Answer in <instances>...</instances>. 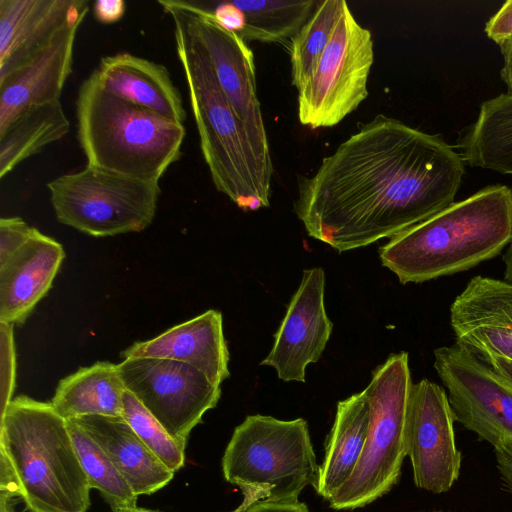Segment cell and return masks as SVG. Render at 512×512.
Listing matches in <instances>:
<instances>
[{"label":"cell","mask_w":512,"mask_h":512,"mask_svg":"<svg viewBox=\"0 0 512 512\" xmlns=\"http://www.w3.org/2000/svg\"><path fill=\"white\" fill-rule=\"evenodd\" d=\"M464 163L441 137L379 114L299 181L294 210L339 252L368 246L453 204Z\"/></svg>","instance_id":"obj_1"},{"label":"cell","mask_w":512,"mask_h":512,"mask_svg":"<svg viewBox=\"0 0 512 512\" xmlns=\"http://www.w3.org/2000/svg\"><path fill=\"white\" fill-rule=\"evenodd\" d=\"M90 490L67 420L51 403L12 399L0 421V493L30 512H88Z\"/></svg>","instance_id":"obj_2"},{"label":"cell","mask_w":512,"mask_h":512,"mask_svg":"<svg viewBox=\"0 0 512 512\" xmlns=\"http://www.w3.org/2000/svg\"><path fill=\"white\" fill-rule=\"evenodd\" d=\"M512 232V190L485 187L393 236L379 248L402 284L468 270L498 255Z\"/></svg>","instance_id":"obj_3"},{"label":"cell","mask_w":512,"mask_h":512,"mask_svg":"<svg viewBox=\"0 0 512 512\" xmlns=\"http://www.w3.org/2000/svg\"><path fill=\"white\" fill-rule=\"evenodd\" d=\"M163 11L173 22L200 148L214 186L243 211L268 207L272 173L257 158L204 46L178 13L167 8Z\"/></svg>","instance_id":"obj_4"},{"label":"cell","mask_w":512,"mask_h":512,"mask_svg":"<svg viewBox=\"0 0 512 512\" xmlns=\"http://www.w3.org/2000/svg\"><path fill=\"white\" fill-rule=\"evenodd\" d=\"M76 118L77 138L88 166L160 181L182 155L184 124L115 95L94 71L79 87Z\"/></svg>","instance_id":"obj_5"},{"label":"cell","mask_w":512,"mask_h":512,"mask_svg":"<svg viewBox=\"0 0 512 512\" xmlns=\"http://www.w3.org/2000/svg\"><path fill=\"white\" fill-rule=\"evenodd\" d=\"M222 472L240 489L266 491L268 501H299L302 490L308 485L314 488L319 475L307 422L247 416L225 449Z\"/></svg>","instance_id":"obj_6"},{"label":"cell","mask_w":512,"mask_h":512,"mask_svg":"<svg viewBox=\"0 0 512 512\" xmlns=\"http://www.w3.org/2000/svg\"><path fill=\"white\" fill-rule=\"evenodd\" d=\"M407 352L390 355L363 390L370 405L368 432L350 478L328 501L335 510L364 507L398 482L406 450V412L412 386Z\"/></svg>","instance_id":"obj_7"},{"label":"cell","mask_w":512,"mask_h":512,"mask_svg":"<svg viewBox=\"0 0 512 512\" xmlns=\"http://www.w3.org/2000/svg\"><path fill=\"white\" fill-rule=\"evenodd\" d=\"M46 186L57 220L94 237L146 229L155 217L161 194L159 181L88 165L60 175Z\"/></svg>","instance_id":"obj_8"},{"label":"cell","mask_w":512,"mask_h":512,"mask_svg":"<svg viewBox=\"0 0 512 512\" xmlns=\"http://www.w3.org/2000/svg\"><path fill=\"white\" fill-rule=\"evenodd\" d=\"M374 62L371 32L348 4L309 81L298 91V120L313 129L332 127L367 98Z\"/></svg>","instance_id":"obj_9"},{"label":"cell","mask_w":512,"mask_h":512,"mask_svg":"<svg viewBox=\"0 0 512 512\" xmlns=\"http://www.w3.org/2000/svg\"><path fill=\"white\" fill-rule=\"evenodd\" d=\"M117 367L126 390L183 448L193 428L221 396L219 385L187 363L132 357L123 359Z\"/></svg>","instance_id":"obj_10"},{"label":"cell","mask_w":512,"mask_h":512,"mask_svg":"<svg viewBox=\"0 0 512 512\" xmlns=\"http://www.w3.org/2000/svg\"><path fill=\"white\" fill-rule=\"evenodd\" d=\"M162 9L178 13L204 46L219 85L243 123L262 166L273 174L272 160L260 101L257 96L254 55L234 31L223 27L199 2L159 0Z\"/></svg>","instance_id":"obj_11"},{"label":"cell","mask_w":512,"mask_h":512,"mask_svg":"<svg viewBox=\"0 0 512 512\" xmlns=\"http://www.w3.org/2000/svg\"><path fill=\"white\" fill-rule=\"evenodd\" d=\"M454 420L494 448L512 447V387L465 346L434 350Z\"/></svg>","instance_id":"obj_12"},{"label":"cell","mask_w":512,"mask_h":512,"mask_svg":"<svg viewBox=\"0 0 512 512\" xmlns=\"http://www.w3.org/2000/svg\"><path fill=\"white\" fill-rule=\"evenodd\" d=\"M445 390L428 379L412 384L406 412V450L415 485L447 492L459 477L462 456Z\"/></svg>","instance_id":"obj_13"},{"label":"cell","mask_w":512,"mask_h":512,"mask_svg":"<svg viewBox=\"0 0 512 512\" xmlns=\"http://www.w3.org/2000/svg\"><path fill=\"white\" fill-rule=\"evenodd\" d=\"M324 291V270H303L300 285L274 334L272 349L261 362L273 367L285 382H305L307 366L319 360L331 336L333 324L326 313Z\"/></svg>","instance_id":"obj_14"},{"label":"cell","mask_w":512,"mask_h":512,"mask_svg":"<svg viewBox=\"0 0 512 512\" xmlns=\"http://www.w3.org/2000/svg\"><path fill=\"white\" fill-rule=\"evenodd\" d=\"M84 18L65 25L21 66L0 79V132L25 110L60 101L72 73L75 39Z\"/></svg>","instance_id":"obj_15"},{"label":"cell","mask_w":512,"mask_h":512,"mask_svg":"<svg viewBox=\"0 0 512 512\" xmlns=\"http://www.w3.org/2000/svg\"><path fill=\"white\" fill-rule=\"evenodd\" d=\"M456 342L476 356L494 354L512 360V286L475 276L450 307Z\"/></svg>","instance_id":"obj_16"},{"label":"cell","mask_w":512,"mask_h":512,"mask_svg":"<svg viewBox=\"0 0 512 512\" xmlns=\"http://www.w3.org/2000/svg\"><path fill=\"white\" fill-rule=\"evenodd\" d=\"M88 11L87 0H0V79Z\"/></svg>","instance_id":"obj_17"},{"label":"cell","mask_w":512,"mask_h":512,"mask_svg":"<svg viewBox=\"0 0 512 512\" xmlns=\"http://www.w3.org/2000/svg\"><path fill=\"white\" fill-rule=\"evenodd\" d=\"M121 356L123 359L153 357L187 363L219 386L230 376L222 314L213 309L152 339L135 342L122 351Z\"/></svg>","instance_id":"obj_18"},{"label":"cell","mask_w":512,"mask_h":512,"mask_svg":"<svg viewBox=\"0 0 512 512\" xmlns=\"http://www.w3.org/2000/svg\"><path fill=\"white\" fill-rule=\"evenodd\" d=\"M65 257L62 245L35 230L0 265V322L22 324L46 295Z\"/></svg>","instance_id":"obj_19"},{"label":"cell","mask_w":512,"mask_h":512,"mask_svg":"<svg viewBox=\"0 0 512 512\" xmlns=\"http://www.w3.org/2000/svg\"><path fill=\"white\" fill-rule=\"evenodd\" d=\"M94 72L115 95L184 124L187 115L181 94L164 65L121 52L101 58Z\"/></svg>","instance_id":"obj_20"},{"label":"cell","mask_w":512,"mask_h":512,"mask_svg":"<svg viewBox=\"0 0 512 512\" xmlns=\"http://www.w3.org/2000/svg\"><path fill=\"white\" fill-rule=\"evenodd\" d=\"M71 420L101 446L137 496L155 493L172 480L174 472L149 450L122 416L92 415Z\"/></svg>","instance_id":"obj_21"},{"label":"cell","mask_w":512,"mask_h":512,"mask_svg":"<svg viewBox=\"0 0 512 512\" xmlns=\"http://www.w3.org/2000/svg\"><path fill=\"white\" fill-rule=\"evenodd\" d=\"M370 420L364 391L339 401L314 489L329 501L350 478L361 457Z\"/></svg>","instance_id":"obj_22"},{"label":"cell","mask_w":512,"mask_h":512,"mask_svg":"<svg viewBox=\"0 0 512 512\" xmlns=\"http://www.w3.org/2000/svg\"><path fill=\"white\" fill-rule=\"evenodd\" d=\"M125 390L117 364L99 361L61 379L50 403L65 420L92 415L120 417Z\"/></svg>","instance_id":"obj_23"},{"label":"cell","mask_w":512,"mask_h":512,"mask_svg":"<svg viewBox=\"0 0 512 512\" xmlns=\"http://www.w3.org/2000/svg\"><path fill=\"white\" fill-rule=\"evenodd\" d=\"M457 147L470 166L512 175V94L484 101Z\"/></svg>","instance_id":"obj_24"},{"label":"cell","mask_w":512,"mask_h":512,"mask_svg":"<svg viewBox=\"0 0 512 512\" xmlns=\"http://www.w3.org/2000/svg\"><path fill=\"white\" fill-rule=\"evenodd\" d=\"M70 122L60 101L25 110L0 132V178L67 135Z\"/></svg>","instance_id":"obj_25"},{"label":"cell","mask_w":512,"mask_h":512,"mask_svg":"<svg viewBox=\"0 0 512 512\" xmlns=\"http://www.w3.org/2000/svg\"><path fill=\"white\" fill-rule=\"evenodd\" d=\"M240 11L238 32L245 42H283L293 38L308 21L318 1L268 0L232 1Z\"/></svg>","instance_id":"obj_26"},{"label":"cell","mask_w":512,"mask_h":512,"mask_svg":"<svg viewBox=\"0 0 512 512\" xmlns=\"http://www.w3.org/2000/svg\"><path fill=\"white\" fill-rule=\"evenodd\" d=\"M67 423L90 488L100 492L113 512L137 507L138 496L107 453L78 424Z\"/></svg>","instance_id":"obj_27"},{"label":"cell","mask_w":512,"mask_h":512,"mask_svg":"<svg viewBox=\"0 0 512 512\" xmlns=\"http://www.w3.org/2000/svg\"><path fill=\"white\" fill-rule=\"evenodd\" d=\"M346 5L344 0L318 1L308 21L292 38L291 77L298 91L312 77Z\"/></svg>","instance_id":"obj_28"},{"label":"cell","mask_w":512,"mask_h":512,"mask_svg":"<svg viewBox=\"0 0 512 512\" xmlns=\"http://www.w3.org/2000/svg\"><path fill=\"white\" fill-rule=\"evenodd\" d=\"M122 417L168 469L175 473L183 467L185 448L128 390H125L123 394Z\"/></svg>","instance_id":"obj_29"},{"label":"cell","mask_w":512,"mask_h":512,"mask_svg":"<svg viewBox=\"0 0 512 512\" xmlns=\"http://www.w3.org/2000/svg\"><path fill=\"white\" fill-rule=\"evenodd\" d=\"M13 326L0 322L1 336V414L4 413L11 402L15 386L16 357L13 338Z\"/></svg>","instance_id":"obj_30"},{"label":"cell","mask_w":512,"mask_h":512,"mask_svg":"<svg viewBox=\"0 0 512 512\" xmlns=\"http://www.w3.org/2000/svg\"><path fill=\"white\" fill-rule=\"evenodd\" d=\"M36 228L20 217L0 219V265L15 254L34 234Z\"/></svg>","instance_id":"obj_31"},{"label":"cell","mask_w":512,"mask_h":512,"mask_svg":"<svg viewBox=\"0 0 512 512\" xmlns=\"http://www.w3.org/2000/svg\"><path fill=\"white\" fill-rule=\"evenodd\" d=\"M485 33L497 44L512 36V0L506 1L487 21Z\"/></svg>","instance_id":"obj_32"},{"label":"cell","mask_w":512,"mask_h":512,"mask_svg":"<svg viewBox=\"0 0 512 512\" xmlns=\"http://www.w3.org/2000/svg\"><path fill=\"white\" fill-rule=\"evenodd\" d=\"M126 5L123 0H97L93 4L95 18L103 24L119 21L125 13Z\"/></svg>","instance_id":"obj_33"},{"label":"cell","mask_w":512,"mask_h":512,"mask_svg":"<svg viewBox=\"0 0 512 512\" xmlns=\"http://www.w3.org/2000/svg\"><path fill=\"white\" fill-rule=\"evenodd\" d=\"M244 512H309L307 506L299 501L273 502L258 501Z\"/></svg>","instance_id":"obj_34"},{"label":"cell","mask_w":512,"mask_h":512,"mask_svg":"<svg viewBox=\"0 0 512 512\" xmlns=\"http://www.w3.org/2000/svg\"><path fill=\"white\" fill-rule=\"evenodd\" d=\"M496 465L506 488L512 492V447L504 445L494 448Z\"/></svg>","instance_id":"obj_35"},{"label":"cell","mask_w":512,"mask_h":512,"mask_svg":"<svg viewBox=\"0 0 512 512\" xmlns=\"http://www.w3.org/2000/svg\"><path fill=\"white\" fill-rule=\"evenodd\" d=\"M502 57L503 66L500 70L501 79L507 87V93L512 94V36L498 43Z\"/></svg>","instance_id":"obj_36"},{"label":"cell","mask_w":512,"mask_h":512,"mask_svg":"<svg viewBox=\"0 0 512 512\" xmlns=\"http://www.w3.org/2000/svg\"><path fill=\"white\" fill-rule=\"evenodd\" d=\"M479 358L512 387V360L494 354H484Z\"/></svg>","instance_id":"obj_37"},{"label":"cell","mask_w":512,"mask_h":512,"mask_svg":"<svg viewBox=\"0 0 512 512\" xmlns=\"http://www.w3.org/2000/svg\"><path fill=\"white\" fill-rule=\"evenodd\" d=\"M241 491L244 496L243 501L235 510L231 512H244L256 502L268 500L269 497L266 491L259 488H244L241 489Z\"/></svg>","instance_id":"obj_38"},{"label":"cell","mask_w":512,"mask_h":512,"mask_svg":"<svg viewBox=\"0 0 512 512\" xmlns=\"http://www.w3.org/2000/svg\"><path fill=\"white\" fill-rule=\"evenodd\" d=\"M505 263L504 282L512 286V232L508 248L503 256Z\"/></svg>","instance_id":"obj_39"},{"label":"cell","mask_w":512,"mask_h":512,"mask_svg":"<svg viewBox=\"0 0 512 512\" xmlns=\"http://www.w3.org/2000/svg\"><path fill=\"white\" fill-rule=\"evenodd\" d=\"M11 498L7 494L0 493V512H14Z\"/></svg>","instance_id":"obj_40"},{"label":"cell","mask_w":512,"mask_h":512,"mask_svg":"<svg viewBox=\"0 0 512 512\" xmlns=\"http://www.w3.org/2000/svg\"><path fill=\"white\" fill-rule=\"evenodd\" d=\"M120 512H158V511H152V510H148V509H144V508L135 507V508L123 510Z\"/></svg>","instance_id":"obj_41"}]
</instances>
